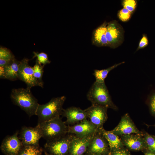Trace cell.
Listing matches in <instances>:
<instances>
[{
    "mask_svg": "<svg viewBox=\"0 0 155 155\" xmlns=\"http://www.w3.org/2000/svg\"><path fill=\"white\" fill-rule=\"evenodd\" d=\"M122 4L123 8L132 13L136 8L137 2L135 0H124L123 1Z\"/></svg>",
    "mask_w": 155,
    "mask_h": 155,
    "instance_id": "obj_27",
    "label": "cell"
},
{
    "mask_svg": "<svg viewBox=\"0 0 155 155\" xmlns=\"http://www.w3.org/2000/svg\"><path fill=\"white\" fill-rule=\"evenodd\" d=\"M99 129L86 119L75 125H68V133L83 137L93 135Z\"/></svg>",
    "mask_w": 155,
    "mask_h": 155,
    "instance_id": "obj_10",
    "label": "cell"
},
{
    "mask_svg": "<svg viewBox=\"0 0 155 155\" xmlns=\"http://www.w3.org/2000/svg\"><path fill=\"white\" fill-rule=\"evenodd\" d=\"M0 77L1 78L5 79L4 67L0 66Z\"/></svg>",
    "mask_w": 155,
    "mask_h": 155,
    "instance_id": "obj_32",
    "label": "cell"
},
{
    "mask_svg": "<svg viewBox=\"0 0 155 155\" xmlns=\"http://www.w3.org/2000/svg\"><path fill=\"white\" fill-rule=\"evenodd\" d=\"M10 97L13 104L24 111L29 117L36 115L39 104L32 94L30 88L27 87L13 89Z\"/></svg>",
    "mask_w": 155,
    "mask_h": 155,
    "instance_id": "obj_1",
    "label": "cell"
},
{
    "mask_svg": "<svg viewBox=\"0 0 155 155\" xmlns=\"http://www.w3.org/2000/svg\"><path fill=\"white\" fill-rule=\"evenodd\" d=\"M143 133V136L146 145L147 150L155 154V136L146 132Z\"/></svg>",
    "mask_w": 155,
    "mask_h": 155,
    "instance_id": "obj_23",
    "label": "cell"
},
{
    "mask_svg": "<svg viewBox=\"0 0 155 155\" xmlns=\"http://www.w3.org/2000/svg\"><path fill=\"white\" fill-rule=\"evenodd\" d=\"M16 131L11 135L7 136L3 140L0 146L2 152L5 155H17L23 146Z\"/></svg>",
    "mask_w": 155,
    "mask_h": 155,
    "instance_id": "obj_11",
    "label": "cell"
},
{
    "mask_svg": "<svg viewBox=\"0 0 155 155\" xmlns=\"http://www.w3.org/2000/svg\"><path fill=\"white\" fill-rule=\"evenodd\" d=\"M92 104L97 105L115 110L117 107L113 102L105 82H94L87 94Z\"/></svg>",
    "mask_w": 155,
    "mask_h": 155,
    "instance_id": "obj_4",
    "label": "cell"
},
{
    "mask_svg": "<svg viewBox=\"0 0 155 155\" xmlns=\"http://www.w3.org/2000/svg\"><path fill=\"white\" fill-rule=\"evenodd\" d=\"M13 60H5L0 59V66L5 67L9 64Z\"/></svg>",
    "mask_w": 155,
    "mask_h": 155,
    "instance_id": "obj_31",
    "label": "cell"
},
{
    "mask_svg": "<svg viewBox=\"0 0 155 155\" xmlns=\"http://www.w3.org/2000/svg\"><path fill=\"white\" fill-rule=\"evenodd\" d=\"M61 115L66 118L65 122L67 125H75L88 118L85 110L74 106L63 109Z\"/></svg>",
    "mask_w": 155,
    "mask_h": 155,
    "instance_id": "obj_15",
    "label": "cell"
},
{
    "mask_svg": "<svg viewBox=\"0 0 155 155\" xmlns=\"http://www.w3.org/2000/svg\"><path fill=\"white\" fill-rule=\"evenodd\" d=\"M101 131L108 142L110 151L114 150L124 147L120 138L111 131L106 130L104 128L101 129Z\"/></svg>",
    "mask_w": 155,
    "mask_h": 155,
    "instance_id": "obj_18",
    "label": "cell"
},
{
    "mask_svg": "<svg viewBox=\"0 0 155 155\" xmlns=\"http://www.w3.org/2000/svg\"><path fill=\"white\" fill-rule=\"evenodd\" d=\"M37 125L40 129L42 137L46 141L58 139L68 133V125L62 121L60 117Z\"/></svg>",
    "mask_w": 155,
    "mask_h": 155,
    "instance_id": "obj_3",
    "label": "cell"
},
{
    "mask_svg": "<svg viewBox=\"0 0 155 155\" xmlns=\"http://www.w3.org/2000/svg\"><path fill=\"white\" fill-rule=\"evenodd\" d=\"M75 137L67 133L58 139L46 141L44 146L45 151L52 155H69L71 143Z\"/></svg>",
    "mask_w": 155,
    "mask_h": 155,
    "instance_id": "obj_5",
    "label": "cell"
},
{
    "mask_svg": "<svg viewBox=\"0 0 155 155\" xmlns=\"http://www.w3.org/2000/svg\"><path fill=\"white\" fill-rule=\"evenodd\" d=\"M15 58V56L9 50L5 47H0V59L11 60Z\"/></svg>",
    "mask_w": 155,
    "mask_h": 155,
    "instance_id": "obj_25",
    "label": "cell"
},
{
    "mask_svg": "<svg viewBox=\"0 0 155 155\" xmlns=\"http://www.w3.org/2000/svg\"></svg>",
    "mask_w": 155,
    "mask_h": 155,
    "instance_id": "obj_35",
    "label": "cell"
},
{
    "mask_svg": "<svg viewBox=\"0 0 155 155\" xmlns=\"http://www.w3.org/2000/svg\"><path fill=\"white\" fill-rule=\"evenodd\" d=\"M19 137L23 146H39L40 139L42 137L38 125L35 127L23 126L19 133Z\"/></svg>",
    "mask_w": 155,
    "mask_h": 155,
    "instance_id": "obj_8",
    "label": "cell"
},
{
    "mask_svg": "<svg viewBox=\"0 0 155 155\" xmlns=\"http://www.w3.org/2000/svg\"><path fill=\"white\" fill-rule=\"evenodd\" d=\"M43 66L39 63L36 59V63L33 67L34 77L38 83L39 86L43 88V82L42 77L43 73Z\"/></svg>",
    "mask_w": 155,
    "mask_h": 155,
    "instance_id": "obj_22",
    "label": "cell"
},
{
    "mask_svg": "<svg viewBox=\"0 0 155 155\" xmlns=\"http://www.w3.org/2000/svg\"><path fill=\"white\" fill-rule=\"evenodd\" d=\"M94 135L83 137L76 136L71 143L69 155H84Z\"/></svg>",
    "mask_w": 155,
    "mask_h": 155,
    "instance_id": "obj_16",
    "label": "cell"
},
{
    "mask_svg": "<svg viewBox=\"0 0 155 155\" xmlns=\"http://www.w3.org/2000/svg\"><path fill=\"white\" fill-rule=\"evenodd\" d=\"M131 13L126 9L123 8L119 11L118 16L120 20L123 22H126L130 19Z\"/></svg>",
    "mask_w": 155,
    "mask_h": 155,
    "instance_id": "obj_26",
    "label": "cell"
},
{
    "mask_svg": "<svg viewBox=\"0 0 155 155\" xmlns=\"http://www.w3.org/2000/svg\"><path fill=\"white\" fill-rule=\"evenodd\" d=\"M108 155H132L129 150L125 147L117 150L110 151Z\"/></svg>",
    "mask_w": 155,
    "mask_h": 155,
    "instance_id": "obj_28",
    "label": "cell"
},
{
    "mask_svg": "<svg viewBox=\"0 0 155 155\" xmlns=\"http://www.w3.org/2000/svg\"><path fill=\"white\" fill-rule=\"evenodd\" d=\"M108 23L105 22L95 29L92 34V44L98 47L108 46V42L106 37Z\"/></svg>",
    "mask_w": 155,
    "mask_h": 155,
    "instance_id": "obj_17",
    "label": "cell"
},
{
    "mask_svg": "<svg viewBox=\"0 0 155 155\" xmlns=\"http://www.w3.org/2000/svg\"><path fill=\"white\" fill-rule=\"evenodd\" d=\"M123 34L121 27L117 22L114 20L108 23L106 37L108 46L112 48L117 47L122 42Z\"/></svg>",
    "mask_w": 155,
    "mask_h": 155,
    "instance_id": "obj_9",
    "label": "cell"
},
{
    "mask_svg": "<svg viewBox=\"0 0 155 155\" xmlns=\"http://www.w3.org/2000/svg\"><path fill=\"white\" fill-rule=\"evenodd\" d=\"M111 131L118 136L131 134L143 135V133L137 129L127 113L122 117L118 124Z\"/></svg>",
    "mask_w": 155,
    "mask_h": 155,
    "instance_id": "obj_12",
    "label": "cell"
},
{
    "mask_svg": "<svg viewBox=\"0 0 155 155\" xmlns=\"http://www.w3.org/2000/svg\"><path fill=\"white\" fill-rule=\"evenodd\" d=\"M20 62L15 58L9 64L4 67L5 79L11 81L18 79Z\"/></svg>",
    "mask_w": 155,
    "mask_h": 155,
    "instance_id": "obj_19",
    "label": "cell"
},
{
    "mask_svg": "<svg viewBox=\"0 0 155 155\" xmlns=\"http://www.w3.org/2000/svg\"><path fill=\"white\" fill-rule=\"evenodd\" d=\"M101 129L94 134L84 155H108L110 151L109 145Z\"/></svg>",
    "mask_w": 155,
    "mask_h": 155,
    "instance_id": "obj_6",
    "label": "cell"
},
{
    "mask_svg": "<svg viewBox=\"0 0 155 155\" xmlns=\"http://www.w3.org/2000/svg\"><path fill=\"white\" fill-rule=\"evenodd\" d=\"M124 63V62H122L116 64L105 69L94 70L93 75L95 78V82L99 83L105 82V79L109 73L114 68Z\"/></svg>",
    "mask_w": 155,
    "mask_h": 155,
    "instance_id": "obj_20",
    "label": "cell"
},
{
    "mask_svg": "<svg viewBox=\"0 0 155 155\" xmlns=\"http://www.w3.org/2000/svg\"><path fill=\"white\" fill-rule=\"evenodd\" d=\"M34 56L33 58L37 57V60L39 64H43L42 66H44L46 64H49L51 61L48 59L47 55L43 52L38 53V52H33Z\"/></svg>",
    "mask_w": 155,
    "mask_h": 155,
    "instance_id": "obj_24",
    "label": "cell"
},
{
    "mask_svg": "<svg viewBox=\"0 0 155 155\" xmlns=\"http://www.w3.org/2000/svg\"><path fill=\"white\" fill-rule=\"evenodd\" d=\"M144 155H155V154L149 151L148 150H144Z\"/></svg>",
    "mask_w": 155,
    "mask_h": 155,
    "instance_id": "obj_33",
    "label": "cell"
},
{
    "mask_svg": "<svg viewBox=\"0 0 155 155\" xmlns=\"http://www.w3.org/2000/svg\"><path fill=\"white\" fill-rule=\"evenodd\" d=\"M44 155H52L49 153H48L46 151H44Z\"/></svg>",
    "mask_w": 155,
    "mask_h": 155,
    "instance_id": "obj_34",
    "label": "cell"
},
{
    "mask_svg": "<svg viewBox=\"0 0 155 155\" xmlns=\"http://www.w3.org/2000/svg\"><path fill=\"white\" fill-rule=\"evenodd\" d=\"M120 138L124 146L129 150L139 151L147 149L146 142L142 135L131 134L121 136Z\"/></svg>",
    "mask_w": 155,
    "mask_h": 155,
    "instance_id": "obj_14",
    "label": "cell"
},
{
    "mask_svg": "<svg viewBox=\"0 0 155 155\" xmlns=\"http://www.w3.org/2000/svg\"><path fill=\"white\" fill-rule=\"evenodd\" d=\"M66 99L65 96H62L53 98L45 104H39L36 114L38 117L37 124L60 117Z\"/></svg>",
    "mask_w": 155,
    "mask_h": 155,
    "instance_id": "obj_2",
    "label": "cell"
},
{
    "mask_svg": "<svg viewBox=\"0 0 155 155\" xmlns=\"http://www.w3.org/2000/svg\"><path fill=\"white\" fill-rule=\"evenodd\" d=\"M29 60L24 58L20 62L18 72V79L24 82L27 87L31 89L34 86L39 85L35 79L33 67L29 63Z\"/></svg>",
    "mask_w": 155,
    "mask_h": 155,
    "instance_id": "obj_13",
    "label": "cell"
},
{
    "mask_svg": "<svg viewBox=\"0 0 155 155\" xmlns=\"http://www.w3.org/2000/svg\"><path fill=\"white\" fill-rule=\"evenodd\" d=\"M106 107L92 104L85 109L89 120L98 129L103 128V125L108 119Z\"/></svg>",
    "mask_w": 155,
    "mask_h": 155,
    "instance_id": "obj_7",
    "label": "cell"
},
{
    "mask_svg": "<svg viewBox=\"0 0 155 155\" xmlns=\"http://www.w3.org/2000/svg\"><path fill=\"white\" fill-rule=\"evenodd\" d=\"M148 41L147 36L145 34L143 35L139 42L137 51L146 47L148 44Z\"/></svg>",
    "mask_w": 155,
    "mask_h": 155,
    "instance_id": "obj_29",
    "label": "cell"
},
{
    "mask_svg": "<svg viewBox=\"0 0 155 155\" xmlns=\"http://www.w3.org/2000/svg\"><path fill=\"white\" fill-rule=\"evenodd\" d=\"M42 151L39 146H23L17 155H42Z\"/></svg>",
    "mask_w": 155,
    "mask_h": 155,
    "instance_id": "obj_21",
    "label": "cell"
},
{
    "mask_svg": "<svg viewBox=\"0 0 155 155\" xmlns=\"http://www.w3.org/2000/svg\"><path fill=\"white\" fill-rule=\"evenodd\" d=\"M150 107L152 114L155 116V94H153L150 98Z\"/></svg>",
    "mask_w": 155,
    "mask_h": 155,
    "instance_id": "obj_30",
    "label": "cell"
}]
</instances>
